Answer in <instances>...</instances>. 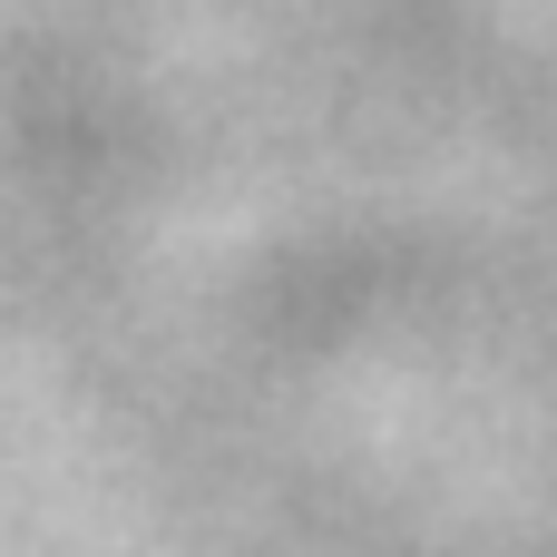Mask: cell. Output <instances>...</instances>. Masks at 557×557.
I'll use <instances>...</instances> for the list:
<instances>
[]
</instances>
